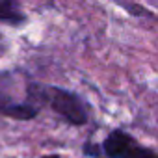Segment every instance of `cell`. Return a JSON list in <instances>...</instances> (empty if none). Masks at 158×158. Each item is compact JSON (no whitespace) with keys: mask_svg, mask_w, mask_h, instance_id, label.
<instances>
[{"mask_svg":"<svg viewBox=\"0 0 158 158\" xmlns=\"http://www.w3.org/2000/svg\"><path fill=\"white\" fill-rule=\"evenodd\" d=\"M43 102L45 108L52 110L63 123L71 127H86L91 119V108L88 101L76 91H71L67 88L45 84Z\"/></svg>","mask_w":158,"mask_h":158,"instance_id":"cell-1","label":"cell"},{"mask_svg":"<svg viewBox=\"0 0 158 158\" xmlns=\"http://www.w3.org/2000/svg\"><path fill=\"white\" fill-rule=\"evenodd\" d=\"M102 158H158V152L139 143L123 128H114L101 141Z\"/></svg>","mask_w":158,"mask_h":158,"instance_id":"cell-2","label":"cell"},{"mask_svg":"<svg viewBox=\"0 0 158 158\" xmlns=\"http://www.w3.org/2000/svg\"><path fill=\"white\" fill-rule=\"evenodd\" d=\"M43 110L39 106H35L32 101H28L26 97L23 101H17L0 89V115L2 117L13 119V121H32Z\"/></svg>","mask_w":158,"mask_h":158,"instance_id":"cell-3","label":"cell"},{"mask_svg":"<svg viewBox=\"0 0 158 158\" xmlns=\"http://www.w3.org/2000/svg\"><path fill=\"white\" fill-rule=\"evenodd\" d=\"M0 23L19 28L28 23V15L23 11L17 0H0Z\"/></svg>","mask_w":158,"mask_h":158,"instance_id":"cell-4","label":"cell"},{"mask_svg":"<svg viewBox=\"0 0 158 158\" xmlns=\"http://www.w3.org/2000/svg\"><path fill=\"white\" fill-rule=\"evenodd\" d=\"M82 154L86 158H102V152H101V143H95L91 139H88L84 145H82Z\"/></svg>","mask_w":158,"mask_h":158,"instance_id":"cell-5","label":"cell"},{"mask_svg":"<svg viewBox=\"0 0 158 158\" xmlns=\"http://www.w3.org/2000/svg\"><path fill=\"white\" fill-rule=\"evenodd\" d=\"M41 158H63V156L58 154V152H47V154H43Z\"/></svg>","mask_w":158,"mask_h":158,"instance_id":"cell-6","label":"cell"},{"mask_svg":"<svg viewBox=\"0 0 158 158\" xmlns=\"http://www.w3.org/2000/svg\"><path fill=\"white\" fill-rule=\"evenodd\" d=\"M2 52H4V45H2V41H0V56H2Z\"/></svg>","mask_w":158,"mask_h":158,"instance_id":"cell-7","label":"cell"}]
</instances>
